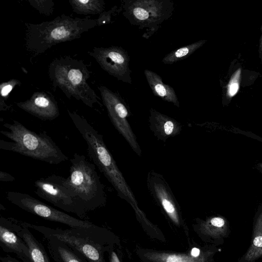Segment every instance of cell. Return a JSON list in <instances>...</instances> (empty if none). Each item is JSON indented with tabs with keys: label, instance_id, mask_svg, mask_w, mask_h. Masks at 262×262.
Here are the masks:
<instances>
[{
	"label": "cell",
	"instance_id": "cell-16",
	"mask_svg": "<svg viewBox=\"0 0 262 262\" xmlns=\"http://www.w3.org/2000/svg\"><path fill=\"white\" fill-rule=\"evenodd\" d=\"M149 121L151 129L163 140L178 134L180 130V125L175 120L152 108Z\"/></svg>",
	"mask_w": 262,
	"mask_h": 262
},
{
	"label": "cell",
	"instance_id": "cell-28",
	"mask_svg": "<svg viewBox=\"0 0 262 262\" xmlns=\"http://www.w3.org/2000/svg\"><path fill=\"white\" fill-rule=\"evenodd\" d=\"M238 89V85L237 83H232L230 86L229 89V93L230 95H234L237 91Z\"/></svg>",
	"mask_w": 262,
	"mask_h": 262
},
{
	"label": "cell",
	"instance_id": "cell-23",
	"mask_svg": "<svg viewBox=\"0 0 262 262\" xmlns=\"http://www.w3.org/2000/svg\"><path fill=\"white\" fill-rule=\"evenodd\" d=\"M117 7L115 6L111 10L107 12H103L100 14L98 18L96 19L97 26H101L109 24L112 14L115 11Z\"/></svg>",
	"mask_w": 262,
	"mask_h": 262
},
{
	"label": "cell",
	"instance_id": "cell-18",
	"mask_svg": "<svg viewBox=\"0 0 262 262\" xmlns=\"http://www.w3.org/2000/svg\"><path fill=\"white\" fill-rule=\"evenodd\" d=\"M147 83L154 95L162 100L173 103L177 107L180 106V102L174 89L165 84L162 78L156 73L149 70L144 71Z\"/></svg>",
	"mask_w": 262,
	"mask_h": 262
},
{
	"label": "cell",
	"instance_id": "cell-31",
	"mask_svg": "<svg viewBox=\"0 0 262 262\" xmlns=\"http://www.w3.org/2000/svg\"><path fill=\"white\" fill-rule=\"evenodd\" d=\"M200 249L196 248H193L191 251V254L193 257H197L200 254Z\"/></svg>",
	"mask_w": 262,
	"mask_h": 262
},
{
	"label": "cell",
	"instance_id": "cell-25",
	"mask_svg": "<svg viewBox=\"0 0 262 262\" xmlns=\"http://www.w3.org/2000/svg\"><path fill=\"white\" fill-rule=\"evenodd\" d=\"M15 179V178L10 173L2 170L0 171V181L9 182H12Z\"/></svg>",
	"mask_w": 262,
	"mask_h": 262
},
{
	"label": "cell",
	"instance_id": "cell-27",
	"mask_svg": "<svg viewBox=\"0 0 262 262\" xmlns=\"http://www.w3.org/2000/svg\"><path fill=\"white\" fill-rule=\"evenodd\" d=\"M0 259L2 262H20L9 255H6L5 256H1L0 257Z\"/></svg>",
	"mask_w": 262,
	"mask_h": 262
},
{
	"label": "cell",
	"instance_id": "cell-4",
	"mask_svg": "<svg viewBox=\"0 0 262 262\" xmlns=\"http://www.w3.org/2000/svg\"><path fill=\"white\" fill-rule=\"evenodd\" d=\"M70 162L69 175L66 178L59 176L61 183L87 212L104 206L106 201L105 187L95 164L78 153L73 155Z\"/></svg>",
	"mask_w": 262,
	"mask_h": 262
},
{
	"label": "cell",
	"instance_id": "cell-21",
	"mask_svg": "<svg viewBox=\"0 0 262 262\" xmlns=\"http://www.w3.org/2000/svg\"><path fill=\"white\" fill-rule=\"evenodd\" d=\"M21 82L15 79H11L7 82H3L0 85V111H5L9 109L6 101L13 89L17 85H19Z\"/></svg>",
	"mask_w": 262,
	"mask_h": 262
},
{
	"label": "cell",
	"instance_id": "cell-20",
	"mask_svg": "<svg viewBox=\"0 0 262 262\" xmlns=\"http://www.w3.org/2000/svg\"><path fill=\"white\" fill-rule=\"evenodd\" d=\"M205 40H199L182 47L167 54L162 59L165 64H172L183 60L192 54L204 43Z\"/></svg>",
	"mask_w": 262,
	"mask_h": 262
},
{
	"label": "cell",
	"instance_id": "cell-14",
	"mask_svg": "<svg viewBox=\"0 0 262 262\" xmlns=\"http://www.w3.org/2000/svg\"><path fill=\"white\" fill-rule=\"evenodd\" d=\"M147 184L151 195L161 204L169 216L178 224L179 219L174 195L162 176L155 172L149 173Z\"/></svg>",
	"mask_w": 262,
	"mask_h": 262
},
{
	"label": "cell",
	"instance_id": "cell-6",
	"mask_svg": "<svg viewBox=\"0 0 262 262\" xmlns=\"http://www.w3.org/2000/svg\"><path fill=\"white\" fill-rule=\"evenodd\" d=\"M29 229L40 233L45 238L59 239L79 252L89 262H105L103 256L106 242L105 230L95 225L87 228H71L62 229L22 222Z\"/></svg>",
	"mask_w": 262,
	"mask_h": 262
},
{
	"label": "cell",
	"instance_id": "cell-8",
	"mask_svg": "<svg viewBox=\"0 0 262 262\" xmlns=\"http://www.w3.org/2000/svg\"><path fill=\"white\" fill-rule=\"evenodd\" d=\"M35 193L40 198L64 211L86 220L87 212L73 194L60 182L59 176L52 174L34 182Z\"/></svg>",
	"mask_w": 262,
	"mask_h": 262
},
{
	"label": "cell",
	"instance_id": "cell-24",
	"mask_svg": "<svg viewBox=\"0 0 262 262\" xmlns=\"http://www.w3.org/2000/svg\"><path fill=\"white\" fill-rule=\"evenodd\" d=\"M166 262H192L187 256L181 255H169L166 259Z\"/></svg>",
	"mask_w": 262,
	"mask_h": 262
},
{
	"label": "cell",
	"instance_id": "cell-11",
	"mask_svg": "<svg viewBox=\"0 0 262 262\" xmlns=\"http://www.w3.org/2000/svg\"><path fill=\"white\" fill-rule=\"evenodd\" d=\"M90 55L98 63L101 68L118 80L132 84L129 57L121 47H94Z\"/></svg>",
	"mask_w": 262,
	"mask_h": 262
},
{
	"label": "cell",
	"instance_id": "cell-22",
	"mask_svg": "<svg viewBox=\"0 0 262 262\" xmlns=\"http://www.w3.org/2000/svg\"><path fill=\"white\" fill-rule=\"evenodd\" d=\"M28 2L40 14L49 16L53 12L54 2L52 0H29Z\"/></svg>",
	"mask_w": 262,
	"mask_h": 262
},
{
	"label": "cell",
	"instance_id": "cell-3",
	"mask_svg": "<svg viewBox=\"0 0 262 262\" xmlns=\"http://www.w3.org/2000/svg\"><path fill=\"white\" fill-rule=\"evenodd\" d=\"M67 111L87 144L88 155L93 164L111 184L120 197L134 203L133 193L105 145L103 136L84 117L76 112L69 110Z\"/></svg>",
	"mask_w": 262,
	"mask_h": 262
},
{
	"label": "cell",
	"instance_id": "cell-7",
	"mask_svg": "<svg viewBox=\"0 0 262 262\" xmlns=\"http://www.w3.org/2000/svg\"><path fill=\"white\" fill-rule=\"evenodd\" d=\"M122 10L130 24L146 29L143 36L148 38L171 17L174 3L170 0H123Z\"/></svg>",
	"mask_w": 262,
	"mask_h": 262
},
{
	"label": "cell",
	"instance_id": "cell-17",
	"mask_svg": "<svg viewBox=\"0 0 262 262\" xmlns=\"http://www.w3.org/2000/svg\"><path fill=\"white\" fill-rule=\"evenodd\" d=\"M46 239L50 255L55 262H89L63 242L54 238Z\"/></svg>",
	"mask_w": 262,
	"mask_h": 262
},
{
	"label": "cell",
	"instance_id": "cell-10",
	"mask_svg": "<svg viewBox=\"0 0 262 262\" xmlns=\"http://www.w3.org/2000/svg\"><path fill=\"white\" fill-rule=\"evenodd\" d=\"M98 89L112 124L133 149L140 155L141 149L127 120L128 111L124 102L118 94L105 86H99Z\"/></svg>",
	"mask_w": 262,
	"mask_h": 262
},
{
	"label": "cell",
	"instance_id": "cell-29",
	"mask_svg": "<svg viewBox=\"0 0 262 262\" xmlns=\"http://www.w3.org/2000/svg\"><path fill=\"white\" fill-rule=\"evenodd\" d=\"M110 260V262H120L116 253L114 251L111 252Z\"/></svg>",
	"mask_w": 262,
	"mask_h": 262
},
{
	"label": "cell",
	"instance_id": "cell-26",
	"mask_svg": "<svg viewBox=\"0 0 262 262\" xmlns=\"http://www.w3.org/2000/svg\"><path fill=\"white\" fill-rule=\"evenodd\" d=\"M211 223L214 226L221 227L225 224V221L221 217H214L211 219Z\"/></svg>",
	"mask_w": 262,
	"mask_h": 262
},
{
	"label": "cell",
	"instance_id": "cell-1",
	"mask_svg": "<svg viewBox=\"0 0 262 262\" xmlns=\"http://www.w3.org/2000/svg\"><path fill=\"white\" fill-rule=\"evenodd\" d=\"M25 47L35 55L58 43L71 41L97 26L96 19L73 18L62 14L54 19L34 24L25 23Z\"/></svg>",
	"mask_w": 262,
	"mask_h": 262
},
{
	"label": "cell",
	"instance_id": "cell-15",
	"mask_svg": "<svg viewBox=\"0 0 262 262\" xmlns=\"http://www.w3.org/2000/svg\"><path fill=\"white\" fill-rule=\"evenodd\" d=\"M9 219L13 230L28 246L33 261L51 262L43 245L36 238L29 228L24 226L21 221L13 217H9Z\"/></svg>",
	"mask_w": 262,
	"mask_h": 262
},
{
	"label": "cell",
	"instance_id": "cell-12",
	"mask_svg": "<svg viewBox=\"0 0 262 262\" xmlns=\"http://www.w3.org/2000/svg\"><path fill=\"white\" fill-rule=\"evenodd\" d=\"M20 109L43 121L53 120L59 115L57 103L51 94L45 92L34 93L24 102L16 103Z\"/></svg>",
	"mask_w": 262,
	"mask_h": 262
},
{
	"label": "cell",
	"instance_id": "cell-30",
	"mask_svg": "<svg viewBox=\"0 0 262 262\" xmlns=\"http://www.w3.org/2000/svg\"><path fill=\"white\" fill-rule=\"evenodd\" d=\"M254 246L259 247H262V236L256 237L253 240Z\"/></svg>",
	"mask_w": 262,
	"mask_h": 262
},
{
	"label": "cell",
	"instance_id": "cell-5",
	"mask_svg": "<svg viewBox=\"0 0 262 262\" xmlns=\"http://www.w3.org/2000/svg\"><path fill=\"white\" fill-rule=\"evenodd\" d=\"M48 74L53 86L59 88L68 98L72 97L92 108L95 104L101 105L88 83L90 72L82 60L69 56L55 58L49 66Z\"/></svg>",
	"mask_w": 262,
	"mask_h": 262
},
{
	"label": "cell",
	"instance_id": "cell-9",
	"mask_svg": "<svg viewBox=\"0 0 262 262\" xmlns=\"http://www.w3.org/2000/svg\"><path fill=\"white\" fill-rule=\"evenodd\" d=\"M6 198L20 209L46 220L63 224L71 228H87L95 225L89 221L76 218L60 211L26 193L9 191L6 193Z\"/></svg>",
	"mask_w": 262,
	"mask_h": 262
},
{
	"label": "cell",
	"instance_id": "cell-19",
	"mask_svg": "<svg viewBox=\"0 0 262 262\" xmlns=\"http://www.w3.org/2000/svg\"><path fill=\"white\" fill-rule=\"evenodd\" d=\"M73 12L78 14H97L103 12L105 3L103 0H69Z\"/></svg>",
	"mask_w": 262,
	"mask_h": 262
},
{
	"label": "cell",
	"instance_id": "cell-13",
	"mask_svg": "<svg viewBox=\"0 0 262 262\" xmlns=\"http://www.w3.org/2000/svg\"><path fill=\"white\" fill-rule=\"evenodd\" d=\"M0 246L7 253H13L23 262H33L30 251L24 242L12 228L8 218L0 217Z\"/></svg>",
	"mask_w": 262,
	"mask_h": 262
},
{
	"label": "cell",
	"instance_id": "cell-2",
	"mask_svg": "<svg viewBox=\"0 0 262 262\" xmlns=\"http://www.w3.org/2000/svg\"><path fill=\"white\" fill-rule=\"evenodd\" d=\"M3 126L7 130L0 133L10 141L1 140L0 149L50 164H59L69 159L46 131L36 133L17 120L5 123Z\"/></svg>",
	"mask_w": 262,
	"mask_h": 262
}]
</instances>
